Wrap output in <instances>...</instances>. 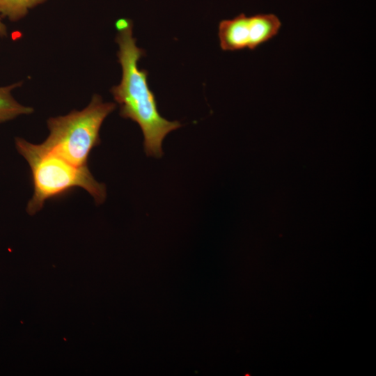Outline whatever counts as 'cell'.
Wrapping results in <instances>:
<instances>
[{
  "mask_svg": "<svg viewBox=\"0 0 376 376\" xmlns=\"http://www.w3.org/2000/svg\"><path fill=\"white\" fill-rule=\"evenodd\" d=\"M282 24L274 14L246 16L241 13L219 24L218 36L223 51L253 50L274 38Z\"/></svg>",
  "mask_w": 376,
  "mask_h": 376,
  "instance_id": "cell-4",
  "label": "cell"
},
{
  "mask_svg": "<svg viewBox=\"0 0 376 376\" xmlns=\"http://www.w3.org/2000/svg\"><path fill=\"white\" fill-rule=\"evenodd\" d=\"M18 152L28 162L32 177L33 194L26 205V212L33 215L46 201L62 196L75 187L86 190L97 205L107 196L106 186L97 182L87 166H77L45 148L21 138L15 139Z\"/></svg>",
  "mask_w": 376,
  "mask_h": 376,
  "instance_id": "cell-2",
  "label": "cell"
},
{
  "mask_svg": "<svg viewBox=\"0 0 376 376\" xmlns=\"http://www.w3.org/2000/svg\"><path fill=\"white\" fill-rule=\"evenodd\" d=\"M116 108V103L104 102L94 94L83 109L49 118V135L40 144L73 164L87 166L91 151L100 143L101 126Z\"/></svg>",
  "mask_w": 376,
  "mask_h": 376,
  "instance_id": "cell-3",
  "label": "cell"
},
{
  "mask_svg": "<svg viewBox=\"0 0 376 376\" xmlns=\"http://www.w3.org/2000/svg\"><path fill=\"white\" fill-rule=\"evenodd\" d=\"M116 28L115 40L118 45L117 56L122 77L120 84L113 86L110 91L119 104L120 116L131 119L141 127L146 155L160 157L163 155L162 141L181 124L165 119L158 111L155 96L148 84V72L138 66L145 51L136 45L132 21L120 19L116 22Z\"/></svg>",
  "mask_w": 376,
  "mask_h": 376,
  "instance_id": "cell-1",
  "label": "cell"
},
{
  "mask_svg": "<svg viewBox=\"0 0 376 376\" xmlns=\"http://www.w3.org/2000/svg\"><path fill=\"white\" fill-rule=\"evenodd\" d=\"M22 81L0 86V123L9 121L15 118L31 114L33 109L18 102L13 96L12 91L20 87Z\"/></svg>",
  "mask_w": 376,
  "mask_h": 376,
  "instance_id": "cell-5",
  "label": "cell"
},
{
  "mask_svg": "<svg viewBox=\"0 0 376 376\" xmlns=\"http://www.w3.org/2000/svg\"><path fill=\"white\" fill-rule=\"evenodd\" d=\"M7 36V28L6 25L1 21V17L0 16V36L5 37Z\"/></svg>",
  "mask_w": 376,
  "mask_h": 376,
  "instance_id": "cell-7",
  "label": "cell"
},
{
  "mask_svg": "<svg viewBox=\"0 0 376 376\" xmlns=\"http://www.w3.org/2000/svg\"><path fill=\"white\" fill-rule=\"evenodd\" d=\"M45 0H0V16L16 22L26 15L29 10Z\"/></svg>",
  "mask_w": 376,
  "mask_h": 376,
  "instance_id": "cell-6",
  "label": "cell"
}]
</instances>
